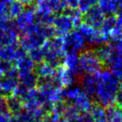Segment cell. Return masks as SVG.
Returning a JSON list of instances; mask_svg holds the SVG:
<instances>
[{"mask_svg":"<svg viewBox=\"0 0 122 122\" xmlns=\"http://www.w3.org/2000/svg\"><path fill=\"white\" fill-rule=\"evenodd\" d=\"M9 122H20L18 117H17V116H14V115H12L10 120H9Z\"/></svg>","mask_w":122,"mask_h":122,"instance_id":"obj_30","label":"cell"},{"mask_svg":"<svg viewBox=\"0 0 122 122\" xmlns=\"http://www.w3.org/2000/svg\"><path fill=\"white\" fill-rule=\"evenodd\" d=\"M19 34L13 30L0 28V47L8 45H20Z\"/></svg>","mask_w":122,"mask_h":122,"instance_id":"obj_10","label":"cell"},{"mask_svg":"<svg viewBox=\"0 0 122 122\" xmlns=\"http://www.w3.org/2000/svg\"><path fill=\"white\" fill-rule=\"evenodd\" d=\"M39 33L45 38V40L50 39L56 36L55 30L53 25H41L39 24Z\"/></svg>","mask_w":122,"mask_h":122,"instance_id":"obj_22","label":"cell"},{"mask_svg":"<svg viewBox=\"0 0 122 122\" xmlns=\"http://www.w3.org/2000/svg\"><path fill=\"white\" fill-rule=\"evenodd\" d=\"M27 55L35 64L44 61V55L41 47H35V48L30 49L29 51V53H27Z\"/></svg>","mask_w":122,"mask_h":122,"instance_id":"obj_21","label":"cell"},{"mask_svg":"<svg viewBox=\"0 0 122 122\" xmlns=\"http://www.w3.org/2000/svg\"><path fill=\"white\" fill-rule=\"evenodd\" d=\"M37 79L38 77L34 72H30L26 75L22 76L19 77L20 84H21L25 88L28 89V90H31V89L36 88L37 85Z\"/></svg>","mask_w":122,"mask_h":122,"instance_id":"obj_18","label":"cell"},{"mask_svg":"<svg viewBox=\"0 0 122 122\" xmlns=\"http://www.w3.org/2000/svg\"><path fill=\"white\" fill-rule=\"evenodd\" d=\"M15 65L17 68V69H18V73L20 77L34 72L35 63L30 58L28 55H26V57L16 61Z\"/></svg>","mask_w":122,"mask_h":122,"instance_id":"obj_12","label":"cell"},{"mask_svg":"<svg viewBox=\"0 0 122 122\" xmlns=\"http://www.w3.org/2000/svg\"><path fill=\"white\" fill-rule=\"evenodd\" d=\"M12 114L10 112L0 113V122H9Z\"/></svg>","mask_w":122,"mask_h":122,"instance_id":"obj_27","label":"cell"},{"mask_svg":"<svg viewBox=\"0 0 122 122\" xmlns=\"http://www.w3.org/2000/svg\"><path fill=\"white\" fill-rule=\"evenodd\" d=\"M118 88V79L112 72L106 69L99 73L96 93L94 95L96 103L106 107L114 105V99Z\"/></svg>","mask_w":122,"mask_h":122,"instance_id":"obj_1","label":"cell"},{"mask_svg":"<svg viewBox=\"0 0 122 122\" xmlns=\"http://www.w3.org/2000/svg\"><path fill=\"white\" fill-rule=\"evenodd\" d=\"M121 122H122V121H121Z\"/></svg>","mask_w":122,"mask_h":122,"instance_id":"obj_31","label":"cell"},{"mask_svg":"<svg viewBox=\"0 0 122 122\" xmlns=\"http://www.w3.org/2000/svg\"><path fill=\"white\" fill-rule=\"evenodd\" d=\"M44 41L45 38L40 34L38 29L37 32L21 35V37L19 39V44L25 50L30 51L35 47H41Z\"/></svg>","mask_w":122,"mask_h":122,"instance_id":"obj_7","label":"cell"},{"mask_svg":"<svg viewBox=\"0 0 122 122\" xmlns=\"http://www.w3.org/2000/svg\"><path fill=\"white\" fill-rule=\"evenodd\" d=\"M6 103L8 111L12 115L17 116L23 110V104L21 100L13 94L6 97Z\"/></svg>","mask_w":122,"mask_h":122,"instance_id":"obj_14","label":"cell"},{"mask_svg":"<svg viewBox=\"0 0 122 122\" xmlns=\"http://www.w3.org/2000/svg\"><path fill=\"white\" fill-rule=\"evenodd\" d=\"M24 9V5L18 1V0H13L10 5V16L12 19H15L16 17L23 12Z\"/></svg>","mask_w":122,"mask_h":122,"instance_id":"obj_20","label":"cell"},{"mask_svg":"<svg viewBox=\"0 0 122 122\" xmlns=\"http://www.w3.org/2000/svg\"><path fill=\"white\" fill-rule=\"evenodd\" d=\"M99 8L105 16L114 15L118 10L119 0H99Z\"/></svg>","mask_w":122,"mask_h":122,"instance_id":"obj_15","label":"cell"},{"mask_svg":"<svg viewBox=\"0 0 122 122\" xmlns=\"http://www.w3.org/2000/svg\"><path fill=\"white\" fill-rule=\"evenodd\" d=\"M114 103L116 104V107L118 108H122V91L117 90L116 93L115 99H114Z\"/></svg>","mask_w":122,"mask_h":122,"instance_id":"obj_26","label":"cell"},{"mask_svg":"<svg viewBox=\"0 0 122 122\" xmlns=\"http://www.w3.org/2000/svg\"><path fill=\"white\" fill-rule=\"evenodd\" d=\"M18 77H9L3 76L0 79V95L6 97L13 95L19 85Z\"/></svg>","mask_w":122,"mask_h":122,"instance_id":"obj_8","label":"cell"},{"mask_svg":"<svg viewBox=\"0 0 122 122\" xmlns=\"http://www.w3.org/2000/svg\"><path fill=\"white\" fill-rule=\"evenodd\" d=\"M104 16L105 15L101 11L99 6L96 5L85 12L84 14L82 16V20L86 24L98 30L100 28L103 20L105 18Z\"/></svg>","mask_w":122,"mask_h":122,"instance_id":"obj_5","label":"cell"},{"mask_svg":"<svg viewBox=\"0 0 122 122\" xmlns=\"http://www.w3.org/2000/svg\"><path fill=\"white\" fill-rule=\"evenodd\" d=\"M55 16L52 25L54 26L55 34L58 37H64L69 32L73 30L74 26L72 19L64 14H58Z\"/></svg>","mask_w":122,"mask_h":122,"instance_id":"obj_6","label":"cell"},{"mask_svg":"<svg viewBox=\"0 0 122 122\" xmlns=\"http://www.w3.org/2000/svg\"><path fill=\"white\" fill-rule=\"evenodd\" d=\"M91 115L93 119V122H107V120L106 111L100 104L93 103L91 108Z\"/></svg>","mask_w":122,"mask_h":122,"instance_id":"obj_16","label":"cell"},{"mask_svg":"<svg viewBox=\"0 0 122 122\" xmlns=\"http://www.w3.org/2000/svg\"><path fill=\"white\" fill-rule=\"evenodd\" d=\"M72 103L76 106L81 112H90L93 102L92 98L82 90Z\"/></svg>","mask_w":122,"mask_h":122,"instance_id":"obj_11","label":"cell"},{"mask_svg":"<svg viewBox=\"0 0 122 122\" xmlns=\"http://www.w3.org/2000/svg\"><path fill=\"white\" fill-rule=\"evenodd\" d=\"M18 1L20 3H22L24 6H27V5H30L34 3L35 0H18Z\"/></svg>","mask_w":122,"mask_h":122,"instance_id":"obj_29","label":"cell"},{"mask_svg":"<svg viewBox=\"0 0 122 122\" xmlns=\"http://www.w3.org/2000/svg\"><path fill=\"white\" fill-rule=\"evenodd\" d=\"M86 44L79 30H72L63 37V48L65 53H78L84 48Z\"/></svg>","mask_w":122,"mask_h":122,"instance_id":"obj_3","label":"cell"},{"mask_svg":"<svg viewBox=\"0 0 122 122\" xmlns=\"http://www.w3.org/2000/svg\"><path fill=\"white\" fill-rule=\"evenodd\" d=\"M99 0H79L78 9L82 13H84L86 10L98 3Z\"/></svg>","mask_w":122,"mask_h":122,"instance_id":"obj_23","label":"cell"},{"mask_svg":"<svg viewBox=\"0 0 122 122\" xmlns=\"http://www.w3.org/2000/svg\"><path fill=\"white\" fill-rule=\"evenodd\" d=\"M109 68L117 79H122V55L117 54Z\"/></svg>","mask_w":122,"mask_h":122,"instance_id":"obj_19","label":"cell"},{"mask_svg":"<svg viewBox=\"0 0 122 122\" xmlns=\"http://www.w3.org/2000/svg\"><path fill=\"white\" fill-rule=\"evenodd\" d=\"M111 44L114 47L117 54L122 55V37L114 38V39H111Z\"/></svg>","mask_w":122,"mask_h":122,"instance_id":"obj_24","label":"cell"},{"mask_svg":"<svg viewBox=\"0 0 122 122\" xmlns=\"http://www.w3.org/2000/svg\"><path fill=\"white\" fill-rule=\"evenodd\" d=\"M5 112H9L6 103V97L0 95V113Z\"/></svg>","mask_w":122,"mask_h":122,"instance_id":"obj_25","label":"cell"},{"mask_svg":"<svg viewBox=\"0 0 122 122\" xmlns=\"http://www.w3.org/2000/svg\"><path fill=\"white\" fill-rule=\"evenodd\" d=\"M98 74H89L86 73L81 78L82 90L90 96L91 98L94 97L96 93L97 84L98 80Z\"/></svg>","mask_w":122,"mask_h":122,"instance_id":"obj_9","label":"cell"},{"mask_svg":"<svg viewBox=\"0 0 122 122\" xmlns=\"http://www.w3.org/2000/svg\"><path fill=\"white\" fill-rule=\"evenodd\" d=\"M34 72L37 77H54L56 73V68L45 61H41L35 64Z\"/></svg>","mask_w":122,"mask_h":122,"instance_id":"obj_13","label":"cell"},{"mask_svg":"<svg viewBox=\"0 0 122 122\" xmlns=\"http://www.w3.org/2000/svg\"><path fill=\"white\" fill-rule=\"evenodd\" d=\"M80 68L83 72L89 74H97L104 68L102 62L95 55L92 48L84 50L79 56Z\"/></svg>","mask_w":122,"mask_h":122,"instance_id":"obj_2","label":"cell"},{"mask_svg":"<svg viewBox=\"0 0 122 122\" xmlns=\"http://www.w3.org/2000/svg\"><path fill=\"white\" fill-rule=\"evenodd\" d=\"M116 20H117V19H116L115 15L107 16L106 18H104L102 23V25L100 26L101 34L110 38V34H111L113 29L114 28V26L116 25Z\"/></svg>","mask_w":122,"mask_h":122,"instance_id":"obj_17","label":"cell"},{"mask_svg":"<svg viewBox=\"0 0 122 122\" xmlns=\"http://www.w3.org/2000/svg\"><path fill=\"white\" fill-rule=\"evenodd\" d=\"M92 49L100 61L102 62L104 68H110L113 61L117 55V52L116 51L114 47L108 42L98 44L97 47Z\"/></svg>","mask_w":122,"mask_h":122,"instance_id":"obj_4","label":"cell"},{"mask_svg":"<svg viewBox=\"0 0 122 122\" xmlns=\"http://www.w3.org/2000/svg\"><path fill=\"white\" fill-rule=\"evenodd\" d=\"M65 3L67 5V7L69 8H78L79 0H65Z\"/></svg>","mask_w":122,"mask_h":122,"instance_id":"obj_28","label":"cell"}]
</instances>
